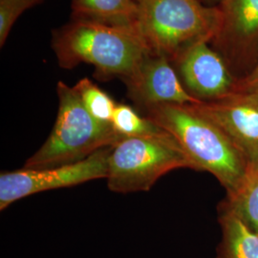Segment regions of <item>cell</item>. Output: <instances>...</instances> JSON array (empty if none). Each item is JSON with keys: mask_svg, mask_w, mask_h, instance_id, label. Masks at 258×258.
<instances>
[{"mask_svg": "<svg viewBox=\"0 0 258 258\" xmlns=\"http://www.w3.org/2000/svg\"><path fill=\"white\" fill-rule=\"evenodd\" d=\"M52 45L60 67L89 63L101 79L124 80L151 54L135 28L77 19L55 31Z\"/></svg>", "mask_w": 258, "mask_h": 258, "instance_id": "cell-2", "label": "cell"}, {"mask_svg": "<svg viewBox=\"0 0 258 258\" xmlns=\"http://www.w3.org/2000/svg\"><path fill=\"white\" fill-rule=\"evenodd\" d=\"M223 204L258 234V165L249 166L239 187Z\"/></svg>", "mask_w": 258, "mask_h": 258, "instance_id": "cell-13", "label": "cell"}, {"mask_svg": "<svg viewBox=\"0 0 258 258\" xmlns=\"http://www.w3.org/2000/svg\"><path fill=\"white\" fill-rule=\"evenodd\" d=\"M84 107L96 120L109 122L116 109V102L89 79L84 78L75 85Z\"/></svg>", "mask_w": 258, "mask_h": 258, "instance_id": "cell-15", "label": "cell"}, {"mask_svg": "<svg viewBox=\"0 0 258 258\" xmlns=\"http://www.w3.org/2000/svg\"><path fill=\"white\" fill-rule=\"evenodd\" d=\"M114 130L123 137L154 138L163 137L169 133L147 116L140 115L127 104H117L111 120Z\"/></svg>", "mask_w": 258, "mask_h": 258, "instance_id": "cell-14", "label": "cell"}, {"mask_svg": "<svg viewBox=\"0 0 258 258\" xmlns=\"http://www.w3.org/2000/svg\"><path fill=\"white\" fill-rule=\"evenodd\" d=\"M146 116L172 135L192 169L214 176L232 194L249 169L245 157L213 121L191 105L164 104L146 111Z\"/></svg>", "mask_w": 258, "mask_h": 258, "instance_id": "cell-1", "label": "cell"}, {"mask_svg": "<svg viewBox=\"0 0 258 258\" xmlns=\"http://www.w3.org/2000/svg\"><path fill=\"white\" fill-rule=\"evenodd\" d=\"M237 92L258 93V62L249 74L238 80Z\"/></svg>", "mask_w": 258, "mask_h": 258, "instance_id": "cell-17", "label": "cell"}, {"mask_svg": "<svg viewBox=\"0 0 258 258\" xmlns=\"http://www.w3.org/2000/svg\"><path fill=\"white\" fill-rule=\"evenodd\" d=\"M58 111L46 142L26 161L24 168L39 169L73 164L98 150L113 147L120 139L109 122L96 120L84 107L75 86L56 85Z\"/></svg>", "mask_w": 258, "mask_h": 258, "instance_id": "cell-4", "label": "cell"}, {"mask_svg": "<svg viewBox=\"0 0 258 258\" xmlns=\"http://www.w3.org/2000/svg\"><path fill=\"white\" fill-rule=\"evenodd\" d=\"M43 0H0V45L3 46L17 19Z\"/></svg>", "mask_w": 258, "mask_h": 258, "instance_id": "cell-16", "label": "cell"}, {"mask_svg": "<svg viewBox=\"0 0 258 258\" xmlns=\"http://www.w3.org/2000/svg\"><path fill=\"white\" fill-rule=\"evenodd\" d=\"M73 19L135 28L137 0H73ZM136 29V28H135Z\"/></svg>", "mask_w": 258, "mask_h": 258, "instance_id": "cell-12", "label": "cell"}, {"mask_svg": "<svg viewBox=\"0 0 258 258\" xmlns=\"http://www.w3.org/2000/svg\"><path fill=\"white\" fill-rule=\"evenodd\" d=\"M135 28L151 54L172 60L184 49L213 40L221 26L219 7L201 0H137Z\"/></svg>", "mask_w": 258, "mask_h": 258, "instance_id": "cell-3", "label": "cell"}, {"mask_svg": "<svg viewBox=\"0 0 258 258\" xmlns=\"http://www.w3.org/2000/svg\"><path fill=\"white\" fill-rule=\"evenodd\" d=\"M219 223L222 240L218 258H258V234L224 204L220 207Z\"/></svg>", "mask_w": 258, "mask_h": 258, "instance_id": "cell-11", "label": "cell"}, {"mask_svg": "<svg viewBox=\"0 0 258 258\" xmlns=\"http://www.w3.org/2000/svg\"><path fill=\"white\" fill-rule=\"evenodd\" d=\"M221 26L213 39L231 58L258 50V0H221Z\"/></svg>", "mask_w": 258, "mask_h": 258, "instance_id": "cell-10", "label": "cell"}, {"mask_svg": "<svg viewBox=\"0 0 258 258\" xmlns=\"http://www.w3.org/2000/svg\"><path fill=\"white\" fill-rule=\"evenodd\" d=\"M111 148H102L91 156L73 164L39 169L23 167L1 172L0 210L4 211L10 205L32 194L106 178Z\"/></svg>", "mask_w": 258, "mask_h": 258, "instance_id": "cell-6", "label": "cell"}, {"mask_svg": "<svg viewBox=\"0 0 258 258\" xmlns=\"http://www.w3.org/2000/svg\"><path fill=\"white\" fill-rule=\"evenodd\" d=\"M172 60L185 90L199 102H216L237 92L239 79L208 41L187 47Z\"/></svg>", "mask_w": 258, "mask_h": 258, "instance_id": "cell-7", "label": "cell"}, {"mask_svg": "<svg viewBox=\"0 0 258 258\" xmlns=\"http://www.w3.org/2000/svg\"><path fill=\"white\" fill-rule=\"evenodd\" d=\"M123 81L129 98L145 111L164 104L189 105L201 102L185 90L175 68L165 55H147Z\"/></svg>", "mask_w": 258, "mask_h": 258, "instance_id": "cell-9", "label": "cell"}, {"mask_svg": "<svg viewBox=\"0 0 258 258\" xmlns=\"http://www.w3.org/2000/svg\"><path fill=\"white\" fill-rule=\"evenodd\" d=\"M192 166L171 134L123 137L111 148L107 185L113 192L148 191L169 171Z\"/></svg>", "mask_w": 258, "mask_h": 258, "instance_id": "cell-5", "label": "cell"}, {"mask_svg": "<svg viewBox=\"0 0 258 258\" xmlns=\"http://www.w3.org/2000/svg\"><path fill=\"white\" fill-rule=\"evenodd\" d=\"M227 134L249 166L258 165V93L236 92L216 102L190 104Z\"/></svg>", "mask_w": 258, "mask_h": 258, "instance_id": "cell-8", "label": "cell"}, {"mask_svg": "<svg viewBox=\"0 0 258 258\" xmlns=\"http://www.w3.org/2000/svg\"><path fill=\"white\" fill-rule=\"evenodd\" d=\"M207 2H210V3H214L216 0H206Z\"/></svg>", "mask_w": 258, "mask_h": 258, "instance_id": "cell-18", "label": "cell"}]
</instances>
